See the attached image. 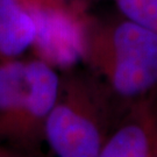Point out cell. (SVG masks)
<instances>
[{"label": "cell", "mask_w": 157, "mask_h": 157, "mask_svg": "<svg viewBox=\"0 0 157 157\" xmlns=\"http://www.w3.org/2000/svg\"><path fill=\"white\" fill-rule=\"evenodd\" d=\"M80 64L102 82L124 112L157 90V33L113 15L85 14Z\"/></svg>", "instance_id": "cell-1"}, {"label": "cell", "mask_w": 157, "mask_h": 157, "mask_svg": "<svg viewBox=\"0 0 157 157\" xmlns=\"http://www.w3.org/2000/svg\"><path fill=\"white\" fill-rule=\"evenodd\" d=\"M122 111L100 79L82 64L59 72L44 142L58 157H100Z\"/></svg>", "instance_id": "cell-2"}, {"label": "cell", "mask_w": 157, "mask_h": 157, "mask_svg": "<svg viewBox=\"0 0 157 157\" xmlns=\"http://www.w3.org/2000/svg\"><path fill=\"white\" fill-rule=\"evenodd\" d=\"M35 22L32 56L59 72L77 67L82 57V28L89 6L59 0H27Z\"/></svg>", "instance_id": "cell-3"}, {"label": "cell", "mask_w": 157, "mask_h": 157, "mask_svg": "<svg viewBox=\"0 0 157 157\" xmlns=\"http://www.w3.org/2000/svg\"><path fill=\"white\" fill-rule=\"evenodd\" d=\"M100 157H157V90L124 109Z\"/></svg>", "instance_id": "cell-4"}, {"label": "cell", "mask_w": 157, "mask_h": 157, "mask_svg": "<svg viewBox=\"0 0 157 157\" xmlns=\"http://www.w3.org/2000/svg\"><path fill=\"white\" fill-rule=\"evenodd\" d=\"M27 58L0 59V142L15 149L27 101Z\"/></svg>", "instance_id": "cell-5"}, {"label": "cell", "mask_w": 157, "mask_h": 157, "mask_svg": "<svg viewBox=\"0 0 157 157\" xmlns=\"http://www.w3.org/2000/svg\"><path fill=\"white\" fill-rule=\"evenodd\" d=\"M35 39V22L27 0H0V59L23 57Z\"/></svg>", "instance_id": "cell-6"}, {"label": "cell", "mask_w": 157, "mask_h": 157, "mask_svg": "<svg viewBox=\"0 0 157 157\" xmlns=\"http://www.w3.org/2000/svg\"><path fill=\"white\" fill-rule=\"evenodd\" d=\"M118 13L157 33V0H111Z\"/></svg>", "instance_id": "cell-7"}, {"label": "cell", "mask_w": 157, "mask_h": 157, "mask_svg": "<svg viewBox=\"0 0 157 157\" xmlns=\"http://www.w3.org/2000/svg\"><path fill=\"white\" fill-rule=\"evenodd\" d=\"M59 1L69 2V4H79V5H86V6H89L92 0H59Z\"/></svg>", "instance_id": "cell-8"}]
</instances>
